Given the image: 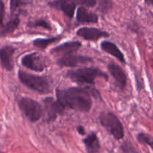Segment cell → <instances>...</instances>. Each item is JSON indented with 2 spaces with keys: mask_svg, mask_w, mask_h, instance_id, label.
Listing matches in <instances>:
<instances>
[{
  "mask_svg": "<svg viewBox=\"0 0 153 153\" xmlns=\"http://www.w3.org/2000/svg\"><path fill=\"white\" fill-rule=\"evenodd\" d=\"M101 48L104 52H107V53L110 54L111 55L116 58L120 62L123 63V64L126 63V58L123 53L121 52L120 49L118 48V46L115 43H114L113 42L105 40V41L102 42Z\"/></svg>",
  "mask_w": 153,
  "mask_h": 153,
  "instance_id": "5bb4252c",
  "label": "cell"
},
{
  "mask_svg": "<svg viewBox=\"0 0 153 153\" xmlns=\"http://www.w3.org/2000/svg\"><path fill=\"white\" fill-rule=\"evenodd\" d=\"M137 140L141 144L147 145V146H150L151 148L152 147V136L149 134H146L144 132H140L137 134Z\"/></svg>",
  "mask_w": 153,
  "mask_h": 153,
  "instance_id": "ffe728a7",
  "label": "cell"
},
{
  "mask_svg": "<svg viewBox=\"0 0 153 153\" xmlns=\"http://www.w3.org/2000/svg\"><path fill=\"white\" fill-rule=\"evenodd\" d=\"M16 48L12 46H4L0 49V64L7 71H12L13 69V56Z\"/></svg>",
  "mask_w": 153,
  "mask_h": 153,
  "instance_id": "30bf717a",
  "label": "cell"
},
{
  "mask_svg": "<svg viewBox=\"0 0 153 153\" xmlns=\"http://www.w3.org/2000/svg\"><path fill=\"white\" fill-rule=\"evenodd\" d=\"M91 96L100 97V95L96 89L92 88H73L67 89H57V100L64 108L72 109L80 112H88L92 107Z\"/></svg>",
  "mask_w": 153,
  "mask_h": 153,
  "instance_id": "6da1fadb",
  "label": "cell"
},
{
  "mask_svg": "<svg viewBox=\"0 0 153 153\" xmlns=\"http://www.w3.org/2000/svg\"><path fill=\"white\" fill-rule=\"evenodd\" d=\"M82 43L79 41H67L52 49L51 50V53L55 55H61V56L70 55L77 52L82 47Z\"/></svg>",
  "mask_w": 153,
  "mask_h": 153,
  "instance_id": "8fae6325",
  "label": "cell"
},
{
  "mask_svg": "<svg viewBox=\"0 0 153 153\" xmlns=\"http://www.w3.org/2000/svg\"><path fill=\"white\" fill-rule=\"evenodd\" d=\"M76 19L81 23H97L98 22V15L88 10L86 7L80 6L76 13Z\"/></svg>",
  "mask_w": 153,
  "mask_h": 153,
  "instance_id": "9a60e30c",
  "label": "cell"
},
{
  "mask_svg": "<svg viewBox=\"0 0 153 153\" xmlns=\"http://www.w3.org/2000/svg\"><path fill=\"white\" fill-rule=\"evenodd\" d=\"M22 65L35 72H42L48 67L47 60L38 52L28 54L22 58Z\"/></svg>",
  "mask_w": 153,
  "mask_h": 153,
  "instance_id": "8992f818",
  "label": "cell"
},
{
  "mask_svg": "<svg viewBox=\"0 0 153 153\" xmlns=\"http://www.w3.org/2000/svg\"><path fill=\"white\" fill-rule=\"evenodd\" d=\"M18 78L25 86L39 94H47L51 92L50 83L45 76L33 75L19 70Z\"/></svg>",
  "mask_w": 153,
  "mask_h": 153,
  "instance_id": "3957f363",
  "label": "cell"
},
{
  "mask_svg": "<svg viewBox=\"0 0 153 153\" xmlns=\"http://www.w3.org/2000/svg\"><path fill=\"white\" fill-rule=\"evenodd\" d=\"M76 129H77L78 133H79V134H81V135H85V129L82 126H77Z\"/></svg>",
  "mask_w": 153,
  "mask_h": 153,
  "instance_id": "cb8c5ba5",
  "label": "cell"
},
{
  "mask_svg": "<svg viewBox=\"0 0 153 153\" xmlns=\"http://www.w3.org/2000/svg\"><path fill=\"white\" fill-rule=\"evenodd\" d=\"M4 17V4L3 1H0V31L4 25L3 21Z\"/></svg>",
  "mask_w": 153,
  "mask_h": 153,
  "instance_id": "603a6c76",
  "label": "cell"
},
{
  "mask_svg": "<svg viewBox=\"0 0 153 153\" xmlns=\"http://www.w3.org/2000/svg\"><path fill=\"white\" fill-rule=\"evenodd\" d=\"M67 76L73 82L80 85H94L97 78H102L105 81L108 80V76L105 73L94 67H84L76 70H70L67 72Z\"/></svg>",
  "mask_w": 153,
  "mask_h": 153,
  "instance_id": "7a4b0ae2",
  "label": "cell"
},
{
  "mask_svg": "<svg viewBox=\"0 0 153 153\" xmlns=\"http://www.w3.org/2000/svg\"><path fill=\"white\" fill-rule=\"evenodd\" d=\"M28 26L31 27V28L40 27V28H43L44 29L49 30V31L52 30V26L49 24V22L44 19H38L37 20L29 22V23H28Z\"/></svg>",
  "mask_w": 153,
  "mask_h": 153,
  "instance_id": "d6986e66",
  "label": "cell"
},
{
  "mask_svg": "<svg viewBox=\"0 0 153 153\" xmlns=\"http://www.w3.org/2000/svg\"><path fill=\"white\" fill-rule=\"evenodd\" d=\"M83 143L88 153H99L101 149L100 140L95 132H91L83 139Z\"/></svg>",
  "mask_w": 153,
  "mask_h": 153,
  "instance_id": "2e32d148",
  "label": "cell"
},
{
  "mask_svg": "<svg viewBox=\"0 0 153 153\" xmlns=\"http://www.w3.org/2000/svg\"><path fill=\"white\" fill-rule=\"evenodd\" d=\"M19 23H20V19L18 16H15L14 18L8 21L7 23L4 24L0 31V36L4 37V36L12 34L19 27Z\"/></svg>",
  "mask_w": 153,
  "mask_h": 153,
  "instance_id": "e0dca14e",
  "label": "cell"
},
{
  "mask_svg": "<svg viewBox=\"0 0 153 153\" xmlns=\"http://www.w3.org/2000/svg\"><path fill=\"white\" fill-rule=\"evenodd\" d=\"M108 70L117 82L120 88L122 90L125 89L127 85V76L122 67L115 64H109L108 65Z\"/></svg>",
  "mask_w": 153,
  "mask_h": 153,
  "instance_id": "4fadbf2b",
  "label": "cell"
},
{
  "mask_svg": "<svg viewBox=\"0 0 153 153\" xmlns=\"http://www.w3.org/2000/svg\"><path fill=\"white\" fill-rule=\"evenodd\" d=\"M76 4H80L82 7H93L97 4V1L96 0H79V1H74Z\"/></svg>",
  "mask_w": 153,
  "mask_h": 153,
  "instance_id": "44dd1931",
  "label": "cell"
},
{
  "mask_svg": "<svg viewBox=\"0 0 153 153\" xmlns=\"http://www.w3.org/2000/svg\"><path fill=\"white\" fill-rule=\"evenodd\" d=\"M18 105L22 113L29 122H37L43 116V107L32 99L22 97L19 100Z\"/></svg>",
  "mask_w": 153,
  "mask_h": 153,
  "instance_id": "5b68a950",
  "label": "cell"
},
{
  "mask_svg": "<svg viewBox=\"0 0 153 153\" xmlns=\"http://www.w3.org/2000/svg\"><path fill=\"white\" fill-rule=\"evenodd\" d=\"M99 119L101 125L116 140L123 138L125 136L123 126L114 114L112 112H102Z\"/></svg>",
  "mask_w": 153,
  "mask_h": 153,
  "instance_id": "277c9868",
  "label": "cell"
},
{
  "mask_svg": "<svg viewBox=\"0 0 153 153\" xmlns=\"http://www.w3.org/2000/svg\"><path fill=\"white\" fill-rule=\"evenodd\" d=\"M28 3V1H19V0H12L10 2V7L11 12H13L14 10H16V9L18 8L20 6L23 5V4H25Z\"/></svg>",
  "mask_w": 153,
  "mask_h": 153,
  "instance_id": "7402d4cb",
  "label": "cell"
},
{
  "mask_svg": "<svg viewBox=\"0 0 153 153\" xmlns=\"http://www.w3.org/2000/svg\"><path fill=\"white\" fill-rule=\"evenodd\" d=\"M43 102L48 122L55 120L59 115L63 114L65 111L62 105L58 100H54L52 97H46Z\"/></svg>",
  "mask_w": 153,
  "mask_h": 153,
  "instance_id": "52a82bcc",
  "label": "cell"
},
{
  "mask_svg": "<svg viewBox=\"0 0 153 153\" xmlns=\"http://www.w3.org/2000/svg\"><path fill=\"white\" fill-rule=\"evenodd\" d=\"M61 36L58 35L56 37H50V38H38L36 39L33 41V45L35 47L38 48V49H41V50H44L46 49L47 46L49 45L52 44V43H56L57 41L60 40L61 39Z\"/></svg>",
  "mask_w": 153,
  "mask_h": 153,
  "instance_id": "ac0fdd59",
  "label": "cell"
},
{
  "mask_svg": "<svg viewBox=\"0 0 153 153\" xmlns=\"http://www.w3.org/2000/svg\"><path fill=\"white\" fill-rule=\"evenodd\" d=\"M93 62V59L90 57L84 56V55H76V54H70L61 56L58 60V64L60 67H76L81 65L90 64Z\"/></svg>",
  "mask_w": 153,
  "mask_h": 153,
  "instance_id": "ba28073f",
  "label": "cell"
},
{
  "mask_svg": "<svg viewBox=\"0 0 153 153\" xmlns=\"http://www.w3.org/2000/svg\"><path fill=\"white\" fill-rule=\"evenodd\" d=\"M48 4L52 8L61 10L70 19H72L74 16L76 7L74 1H52Z\"/></svg>",
  "mask_w": 153,
  "mask_h": 153,
  "instance_id": "7c38bea8",
  "label": "cell"
},
{
  "mask_svg": "<svg viewBox=\"0 0 153 153\" xmlns=\"http://www.w3.org/2000/svg\"><path fill=\"white\" fill-rule=\"evenodd\" d=\"M78 36L89 41H96L102 37H108L109 33L97 28L92 27H83L79 28L76 32Z\"/></svg>",
  "mask_w": 153,
  "mask_h": 153,
  "instance_id": "9c48e42d",
  "label": "cell"
}]
</instances>
